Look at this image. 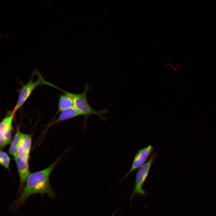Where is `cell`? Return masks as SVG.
<instances>
[{"instance_id":"4fadbf2b","label":"cell","mask_w":216,"mask_h":216,"mask_svg":"<svg viewBox=\"0 0 216 216\" xmlns=\"http://www.w3.org/2000/svg\"><path fill=\"white\" fill-rule=\"evenodd\" d=\"M115 212H114L111 216H114V215L115 214Z\"/></svg>"},{"instance_id":"3957f363","label":"cell","mask_w":216,"mask_h":216,"mask_svg":"<svg viewBox=\"0 0 216 216\" xmlns=\"http://www.w3.org/2000/svg\"><path fill=\"white\" fill-rule=\"evenodd\" d=\"M157 153H152L148 161L140 168L136 175L135 183L130 200L136 195L144 196L146 191L143 185L146 179L151 166L157 156Z\"/></svg>"},{"instance_id":"7a4b0ae2","label":"cell","mask_w":216,"mask_h":216,"mask_svg":"<svg viewBox=\"0 0 216 216\" xmlns=\"http://www.w3.org/2000/svg\"><path fill=\"white\" fill-rule=\"evenodd\" d=\"M90 86L85 85L83 91L80 94H75L67 92L74 102V106L84 118V124L86 123L88 118L92 115L98 116L101 119L104 118L103 115L108 113V110L105 109L101 111H96L93 109L89 104L87 99V94Z\"/></svg>"},{"instance_id":"7c38bea8","label":"cell","mask_w":216,"mask_h":216,"mask_svg":"<svg viewBox=\"0 0 216 216\" xmlns=\"http://www.w3.org/2000/svg\"><path fill=\"white\" fill-rule=\"evenodd\" d=\"M10 159L8 154L5 152L1 151L0 152V163L4 167L8 170Z\"/></svg>"},{"instance_id":"5b68a950","label":"cell","mask_w":216,"mask_h":216,"mask_svg":"<svg viewBox=\"0 0 216 216\" xmlns=\"http://www.w3.org/2000/svg\"><path fill=\"white\" fill-rule=\"evenodd\" d=\"M154 149V148L150 145L146 147L139 149L134 157L131 168L122 181L134 171L143 165Z\"/></svg>"},{"instance_id":"8fae6325","label":"cell","mask_w":216,"mask_h":216,"mask_svg":"<svg viewBox=\"0 0 216 216\" xmlns=\"http://www.w3.org/2000/svg\"><path fill=\"white\" fill-rule=\"evenodd\" d=\"M21 133L18 129L12 140L8 150L9 153L14 158L17 156L19 148Z\"/></svg>"},{"instance_id":"277c9868","label":"cell","mask_w":216,"mask_h":216,"mask_svg":"<svg viewBox=\"0 0 216 216\" xmlns=\"http://www.w3.org/2000/svg\"><path fill=\"white\" fill-rule=\"evenodd\" d=\"M38 77L36 80L33 81L31 79L20 90L16 105L13 110L15 113L25 103L37 87L43 85L52 86V84L45 80L40 74H38Z\"/></svg>"},{"instance_id":"6da1fadb","label":"cell","mask_w":216,"mask_h":216,"mask_svg":"<svg viewBox=\"0 0 216 216\" xmlns=\"http://www.w3.org/2000/svg\"><path fill=\"white\" fill-rule=\"evenodd\" d=\"M59 159L46 168L30 174L21 194L12 205L13 208L16 209L25 202L30 196L35 194H46L50 198L55 197V194L50 184L49 179Z\"/></svg>"},{"instance_id":"ba28073f","label":"cell","mask_w":216,"mask_h":216,"mask_svg":"<svg viewBox=\"0 0 216 216\" xmlns=\"http://www.w3.org/2000/svg\"><path fill=\"white\" fill-rule=\"evenodd\" d=\"M82 116L80 113L74 106L61 112L58 117L50 124V126L57 123Z\"/></svg>"},{"instance_id":"30bf717a","label":"cell","mask_w":216,"mask_h":216,"mask_svg":"<svg viewBox=\"0 0 216 216\" xmlns=\"http://www.w3.org/2000/svg\"><path fill=\"white\" fill-rule=\"evenodd\" d=\"M58 89L63 92L64 94L61 95L58 102V110L59 112L74 106V102L72 98L67 93L66 91L60 88Z\"/></svg>"},{"instance_id":"52a82bcc","label":"cell","mask_w":216,"mask_h":216,"mask_svg":"<svg viewBox=\"0 0 216 216\" xmlns=\"http://www.w3.org/2000/svg\"><path fill=\"white\" fill-rule=\"evenodd\" d=\"M32 142V137L30 135L21 133L17 157L21 159L28 160Z\"/></svg>"},{"instance_id":"9c48e42d","label":"cell","mask_w":216,"mask_h":216,"mask_svg":"<svg viewBox=\"0 0 216 216\" xmlns=\"http://www.w3.org/2000/svg\"><path fill=\"white\" fill-rule=\"evenodd\" d=\"M15 113L13 111L6 116L0 123V138L8 132L12 131V124Z\"/></svg>"},{"instance_id":"8992f818","label":"cell","mask_w":216,"mask_h":216,"mask_svg":"<svg viewBox=\"0 0 216 216\" xmlns=\"http://www.w3.org/2000/svg\"><path fill=\"white\" fill-rule=\"evenodd\" d=\"M20 178V185L19 192L22 191L26 180L30 175L28 160H25L17 157L15 158Z\"/></svg>"}]
</instances>
